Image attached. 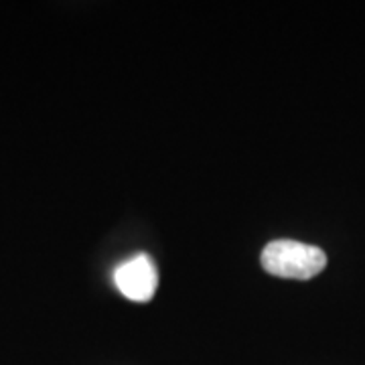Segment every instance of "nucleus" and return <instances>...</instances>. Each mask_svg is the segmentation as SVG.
I'll use <instances>...</instances> for the list:
<instances>
[{
    "label": "nucleus",
    "mask_w": 365,
    "mask_h": 365,
    "mask_svg": "<svg viewBox=\"0 0 365 365\" xmlns=\"http://www.w3.org/2000/svg\"><path fill=\"white\" fill-rule=\"evenodd\" d=\"M262 266L268 274L292 280H309L327 266L325 252L294 240H276L262 252Z\"/></svg>",
    "instance_id": "nucleus-1"
},
{
    "label": "nucleus",
    "mask_w": 365,
    "mask_h": 365,
    "mask_svg": "<svg viewBox=\"0 0 365 365\" xmlns=\"http://www.w3.org/2000/svg\"><path fill=\"white\" fill-rule=\"evenodd\" d=\"M114 284L132 302H148L158 287L157 266L150 256L136 254L130 260L118 264L114 270Z\"/></svg>",
    "instance_id": "nucleus-2"
}]
</instances>
